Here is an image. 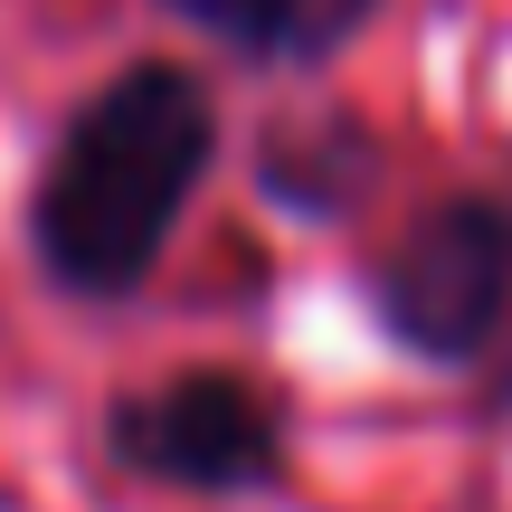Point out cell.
<instances>
[{"label":"cell","mask_w":512,"mask_h":512,"mask_svg":"<svg viewBox=\"0 0 512 512\" xmlns=\"http://www.w3.org/2000/svg\"><path fill=\"white\" fill-rule=\"evenodd\" d=\"M209 171V95L181 67H133L67 124L38 181V256L76 294H124L162 256L190 181Z\"/></svg>","instance_id":"6da1fadb"},{"label":"cell","mask_w":512,"mask_h":512,"mask_svg":"<svg viewBox=\"0 0 512 512\" xmlns=\"http://www.w3.org/2000/svg\"><path fill=\"white\" fill-rule=\"evenodd\" d=\"M512 294V219L484 200H446L399 238V256L380 266V313L408 351L427 361H465L494 342Z\"/></svg>","instance_id":"7a4b0ae2"},{"label":"cell","mask_w":512,"mask_h":512,"mask_svg":"<svg viewBox=\"0 0 512 512\" xmlns=\"http://www.w3.org/2000/svg\"><path fill=\"white\" fill-rule=\"evenodd\" d=\"M114 456L162 484L228 494V484H256L275 465V408L228 370H190V380H162L152 399L114 408Z\"/></svg>","instance_id":"3957f363"},{"label":"cell","mask_w":512,"mask_h":512,"mask_svg":"<svg viewBox=\"0 0 512 512\" xmlns=\"http://www.w3.org/2000/svg\"><path fill=\"white\" fill-rule=\"evenodd\" d=\"M171 10H190L200 29H219L228 48H256V57L266 48L275 57H323L370 19V0H171Z\"/></svg>","instance_id":"277c9868"},{"label":"cell","mask_w":512,"mask_h":512,"mask_svg":"<svg viewBox=\"0 0 512 512\" xmlns=\"http://www.w3.org/2000/svg\"><path fill=\"white\" fill-rule=\"evenodd\" d=\"M503 399H512V389H503Z\"/></svg>","instance_id":"5b68a950"}]
</instances>
